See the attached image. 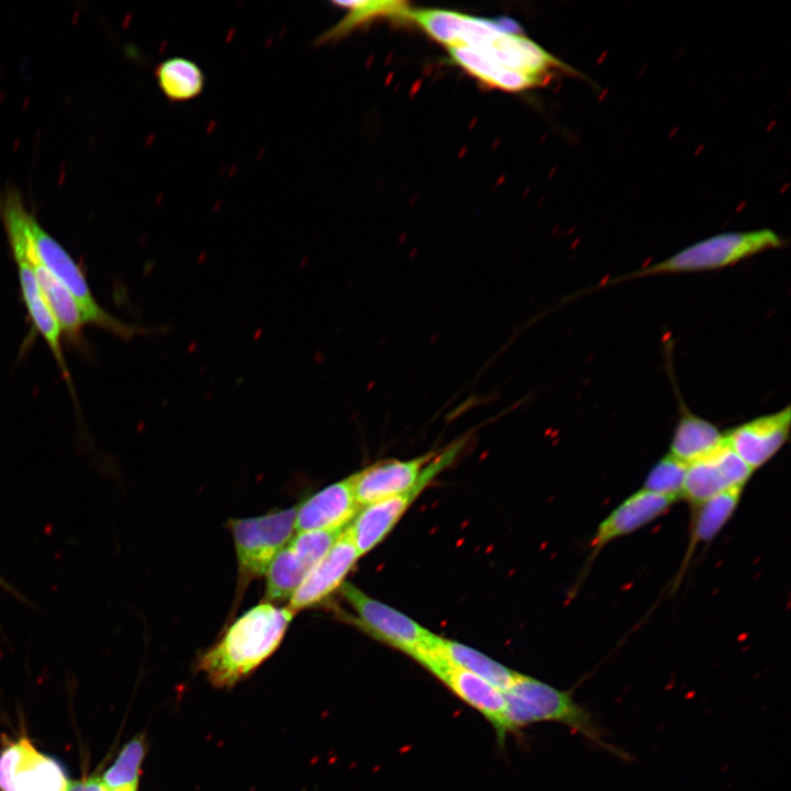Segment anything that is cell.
Returning <instances> with one entry per match:
<instances>
[{
    "label": "cell",
    "mask_w": 791,
    "mask_h": 791,
    "mask_svg": "<svg viewBox=\"0 0 791 791\" xmlns=\"http://www.w3.org/2000/svg\"><path fill=\"white\" fill-rule=\"evenodd\" d=\"M406 22L446 47L449 58L483 85L522 91L571 68L509 19H483L444 9H410Z\"/></svg>",
    "instance_id": "1"
},
{
    "label": "cell",
    "mask_w": 791,
    "mask_h": 791,
    "mask_svg": "<svg viewBox=\"0 0 791 791\" xmlns=\"http://www.w3.org/2000/svg\"><path fill=\"white\" fill-rule=\"evenodd\" d=\"M0 215L11 253L38 263L59 280L75 297L88 323L122 337H132L142 331L120 321L98 304L79 265L29 212L18 192L9 191L4 194L0 201Z\"/></svg>",
    "instance_id": "2"
},
{
    "label": "cell",
    "mask_w": 791,
    "mask_h": 791,
    "mask_svg": "<svg viewBox=\"0 0 791 791\" xmlns=\"http://www.w3.org/2000/svg\"><path fill=\"white\" fill-rule=\"evenodd\" d=\"M294 615L267 602L250 608L201 656L200 668L214 686H233L278 648Z\"/></svg>",
    "instance_id": "3"
},
{
    "label": "cell",
    "mask_w": 791,
    "mask_h": 791,
    "mask_svg": "<svg viewBox=\"0 0 791 791\" xmlns=\"http://www.w3.org/2000/svg\"><path fill=\"white\" fill-rule=\"evenodd\" d=\"M506 732L538 722L564 724L595 745L623 759L628 755L610 744L594 714L578 703L570 691L557 689L530 676L517 673L504 691Z\"/></svg>",
    "instance_id": "4"
},
{
    "label": "cell",
    "mask_w": 791,
    "mask_h": 791,
    "mask_svg": "<svg viewBox=\"0 0 791 791\" xmlns=\"http://www.w3.org/2000/svg\"><path fill=\"white\" fill-rule=\"evenodd\" d=\"M782 245L781 236L770 229L720 233L693 243L650 266L614 278L605 285L654 275L722 269Z\"/></svg>",
    "instance_id": "5"
},
{
    "label": "cell",
    "mask_w": 791,
    "mask_h": 791,
    "mask_svg": "<svg viewBox=\"0 0 791 791\" xmlns=\"http://www.w3.org/2000/svg\"><path fill=\"white\" fill-rule=\"evenodd\" d=\"M297 506L249 519L229 521L238 567V589L266 573L294 532Z\"/></svg>",
    "instance_id": "6"
},
{
    "label": "cell",
    "mask_w": 791,
    "mask_h": 791,
    "mask_svg": "<svg viewBox=\"0 0 791 791\" xmlns=\"http://www.w3.org/2000/svg\"><path fill=\"white\" fill-rule=\"evenodd\" d=\"M465 439L453 443L434 454L424 467L419 481L408 491L367 505L356 513L345 527L359 556L377 546L394 527L422 490L447 466L463 448Z\"/></svg>",
    "instance_id": "7"
},
{
    "label": "cell",
    "mask_w": 791,
    "mask_h": 791,
    "mask_svg": "<svg viewBox=\"0 0 791 791\" xmlns=\"http://www.w3.org/2000/svg\"><path fill=\"white\" fill-rule=\"evenodd\" d=\"M339 589L357 615L353 621L375 638L415 660L434 648L438 636L403 613L370 598L353 583L344 582Z\"/></svg>",
    "instance_id": "8"
},
{
    "label": "cell",
    "mask_w": 791,
    "mask_h": 791,
    "mask_svg": "<svg viewBox=\"0 0 791 791\" xmlns=\"http://www.w3.org/2000/svg\"><path fill=\"white\" fill-rule=\"evenodd\" d=\"M68 784L62 766L27 737L9 742L0 751V791H67Z\"/></svg>",
    "instance_id": "9"
},
{
    "label": "cell",
    "mask_w": 791,
    "mask_h": 791,
    "mask_svg": "<svg viewBox=\"0 0 791 791\" xmlns=\"http://www.w3.org/2000/svg\"><path fill=\"white\" fill-rule=\"evenodd\" d=\"M419 661L434 677L439 679L461 701L479 712L492 726L500 743L506 735L504 692L475 676L449 664L435 648Z\"/></svg>",
    "instance_id": "10"
},
{
    "label": "cell",
    "mask_w": 791,
    "mask_h": 791,
    "mask_svg": "<svg viewBox=\"0 0 791 791\" xmlns=\"http://www.w3.org/2000/svg\"><path fill=\"white\" fill-rule=\"evenodd\" d=\"M754 470L726 444L688 465L681 498L695 506L722 492L744 488Z\"/></svg>",
    "instance_id": "11"
},
{
    "label": "cell",
    "mask_w": 791,
    "mask_h": 791,
    "mask_svg": "<svg viewBox=\"0 0 791 791\" xmlns=\"http://www.w3.org/2000/svg\"><path fill=\"white\" fill-rule=\"evenodd\" d=\"M790 406L757 416L731 430L725 435L729 448L753 470L767 464L788 442Z\"/></svg>",
    "instance_id": "12"
},
{
    "label": "cell",
    "mask_w": 791,
    "mask_h": 791,
    "mask_svg": "<svg viewBox=\"0 0 791 791\" xmlns=\"http://www.w3.org/2000/svg\"><path fill=\"white\" fill-rule=\"evenodd\" d=\"M358 558L359 554L344 528L327 554L308 571L289 600L288 608L297 613L324 601L342 587Z\"/></svg>",
    "instance_id": "13"
},
{
    "label": "cell",
    "mask_w": 791,
    "mask_h": 791,
    "mask_svg": "<svg viewBox=\"0 0 791 791\" xmlns=\"http://www.w3.org/2000/svg\"><path fill=\"white\" fill-rule=\"evenodd\" d=\"M434 454L431 452L408 460H383L353 474L354 493L359 506L410 490Z\"/></svg>",
    "instance_id": "14"
},
{
    "label": "cell",
    "mask_w": 791,
    "mask_h": 791,
    "mask_svg": "<svg viewBox=\"0 0 791 791\" xmlns=\"http://www.w3.org/2000/svg\"><path fill=\"white\" fill-rule=\"evenodd\" d=\"M358 509L350 475L320 490L297 506L294 532L344 528Z\"/></svg>",
    "instance_id": "15"
},
{
    "label": "cell",
    "mask_w": 791,
    "mask_h": 791,
    "mask_svg": "<svg viewBox=\"0 0 791 791\" xmlns=\"http://www.w3.org/2000/svg\"><path fill=\"white\" fill-rule=\"evenodd\" d=\"M676 500L640 489L613 509L599 524L590 542L594 558L612 541L646 526L669 511Z\"/></svg>",
    "instance_id": "16"
},
{
    "label": "cell",
    "mask_w": 791,
    "mask_h": 791,
    "mask_svg": "<svg viewBox=\"0 0 791 791\" xmlns=\"http://www.w3.org/2000/svg\"><path fill=\"white\" fill-rule=\"evenodd\" d=\"M724 441V433L714 423L697 415L680 402L668 454L689 465L717 449Z\"/></svg>",
    "instance_id": "17"
},
{
    "label": "cell",
    "mask_w": 791,
    "mask_h": 791,
    "mask_svg": "<svg viewBox=\"0 0 791 791\" xmlns=\"http://www.w3.org/2000/svg\"><path fill=\"white\" fill-rule=\"evenodd\" d=\"M12 256L18 267L21 296L29 317L36 332L49 347L56 361L62 367L64 375L67 377L68 372L60 345L62 330L43 297L29 260L19 254H13Z\"/></svg>",
    "instance_id": "18"
},
{
    "label": "cell",
    "mask_w": 791,
    "mask_h": 791,
    "mask_svg": "<svg viewBox=\"0 0 791 791\" xmlns=\"http://www.w3.org/2000/svg\"><path fill=\"white\" fill-rule=\"evenodd\" d=\"M333 5L347 11L335 25L322 33L315 41L317 45L336 42L349 35L356 29L379 18L406 22L411 7L405 1H335Z\"/></svg>",
    "instance_id": "19"
},
{
    "label": "cell",
    "mask_w": 791,
    "mask_h": 791,
    "mask_svg": "<svg viewBox=\"0 0 791 791\" xmlns=\"http://www.w3.org/2000/svg\"><path fill=\"white\" fill-rule=\"evenodd\" d=\"M435 650L453 666L474 673L503 692L517 675L494 659L458 642L438 637Z\"/></svg>",
    "instance_id": "20"
},
{
    "label": "cell",
    "mask_w": 791,
    "mask_h": 791,
    "mask_svg": "<svg viewBox=\"0 0 791 791\" xmlns=\"http://www.w3.org/2000/svg\"><path fill=\"white\" fill-rule=\"evenodd\" d=\"M29 263L62 333L77 336L83 325L88 323L81 307L70 291L43 266L33 260H29Z\"/></svg>",
    "instance_id": "21"
},
{
    "label": "cell",
    "mask_w": 791,
    "mask_h": 791,
    "mask_svg": "<svg viewBox=\"0 0 791 791\" xmlns=\"http://www.w3.org/2000/svg\"><path fill=\"white\" fill-rule=\"evenodd\" d=\"M158 87L172 102L197 98L204 88L205 77L197 63L175 56L159 63L155 69Z\"/></svg>",
    "instance_id": "22"
},
{
    "label": "cell",
    "mask_w": 791,
    "mask_h": 791,
    "mask_svg": "<svg viewBox=\"0 0 791 791\" xmlns=\"http://www.w3.org/2000/svg\"><path fill=\"white\" fill-rule=\"evenodd\" d=\"M744 488L722 492L695 506L687 555L697 545L711 542L733 516Z\"/></svg>",
    "instance_id": "23"
},
{
    "label": "cell",
    "mask_w": 791,
    "mask_h": 791,
    "mask_svg": "<svg viewBox=\"0 0 791 791\" xmlns=\"http://www.w3.org/2000/svg\"><path fill=\"white\" fill-rule=\"evenodd\" d=\"M308 571L289 545L285 546L266 570L263 602L277 604L290 600Z\"/></svg>",
    "instance_id": "24"
},
{
    "label": "cell",
    "mask_w": 791,
    "mask_h": 791,
    "mask_svg": "<svg viewBox=\"0 0 791 791\" xmlns=\"http://www.w3.org/2000/svg\"><path fill=\"white\" fill-rule=\"evenodd\" d=\"M144 754L145 743L142 737L127 743L113 765L100 778L102 786L109 791H136Z\"/></svg>",
    "instance_id": "25"
},
{
    "label": "cell",
    "mask_w": 791,
    "mask_h": 791,
    "mask_svg": "<svg viewBox=\"0 0 791 791\" xmlns=\"http://www.w3.org/2000/svg\"><path fill=\"white\" fill-rule=\"evenodd\" d=\"M687 467L667 454L650 468L642 489L677 501L681 499Z\"/></svg>",
    "instance_id": "26"
},
{
    "label": "cell",
    "mask_w": 791,
    "mask_h": 791,
    "mask_svg": "<svg viewBox=\"0 0 791 791\" xmlns=\"http://www.w3.org/2000/svg\"><path fill=\"white\" fill-rule=\"evenodd\" d=\"M344 528L299 532L292 536L288 545L310 570L327 554Z\"/></svg>",
    "instance_id": "27"
},
{
    "label": "cell",
    "mask_w": 791,
    "mask_h": 791,
    "mask_svg": "<svg viewBox=\"0 0 791 791\" xmlns=\"http://www.w3.org/2000/svg\"><path fill=\"white\" fill-rule=\"evenodd\" d=\"M67 791H109L107 790L99 777L85 778L78 781L69 782ZM134 791V790H121Z\"/></svg>",
    "instance_id": "28"
},
{
    "label": "cell",
    "mask_w": 791,
    "mask_h": 791,
    "mask_svg": "<svg viewBox=\"0 0 791 791\" xmlns=\"http://www.w3.org/2000/svg\"><path fill=\"white\" fill-rule=\"evenodd\" d=\"M0 587H2L4 590L13 594L15 598L20 600H24L23 597L19 593L16 589H14L4 578L0 576Z\"/></svg>",
    "instance_id": "29"
}]
</instances>
